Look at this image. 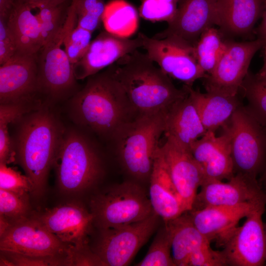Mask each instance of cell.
Returning a JSON list of instances; mask_svg holds the SVG:
<instances>
[{"instance_id":"36","label":"cell","mask_w":266,"mask_h":266,"mask_svg":"<svg viewBox=\"0 0 266 266\" xmlns=\"http://www.w3.org/2000/svg\"><path fill=\"white\" fill-rule=\"evenodd\" d=\"M92 33L76 25L67 34L64 41L66 53L73 66L84 55L91 42Z\"/></svg>"},{"instance_id":"20","label":"cell","mask_w":266,"mask_h":266,"mask_svg":"<svg viewBox=\"0 0 266 266\" xmlns=\"http://www.w3.org/2000/svg\"><path fill=\"white\" fill-rule=\"evenodd\" d=\"M266 202H246L233 206H211L188 211L199 231L210 241L222 246L239 221Z\"/></svg>"},{"instance_id":"5","label":"cell","mask_w":266,"mask_h":266,"mask_svg":"<svg viewBox=\"0 0 266 266\" xmlns=\"http://www.w3.org/2000/svg\"><path fill=\"white\" fill-rule=\"evenodd\" d=\"M53 166L60 190L68 195L91 188L103 172L97 150L85 135L75 130L63 132Z\"/></svg>"},{"instance_id":"40","label":"cell","mask_w":266,"mask_h":266,"mask_svg":"<svg viewBox=\"0 0 266 266\" xmlns=\"http://www.w3.org/2000/svg\"><path fill=\"white\" fill-rule=\"evenodd\" d=\"M18 53L17 44L10 30L7 19L0 18V65Z\"/></svg>"},{"instance_id":"9","label":"cell","mask_w":266,"mask_h":266,"mask_svg":"<svg viewBox=\"0 0 266 266\" xmlns=\"http://www.w3.org/2000/svg\"><path fill=\"white\" fill-rule=\"evenodd\" d=\"M160 218L154 213L139 222L100 229L93 250L105 266H127L156 230Z\"/></svg>"},{"instance_id":"30","label":"cell","mask_w":266,"mask_h":266,"mask_svg":"<svg viewBox=\"0 0 266 266\" xmlns=\"http://www.w3.org/2000/svg\"><path fill=\"white\" fill-rule=\"evenodd\" d=\"M240 90L248 101L246 109L266 128V76L248 72Z\"/></svg>"},{"instance_id":"25","label":"cell","mask_w":266,"mask_h":266,"mask_svg":"<svg viewBox=\"0 0 266 266\" xmlns=\"http://www.w3.org/2000/svg\"><path fill=\"white\" fill-rule=\"evenodd\" d=\"M189 94L194 103L207 132H215L226 125L236 109L241 105L237 96L206 92L202 93L188 86Z\"/></svg>"},{"instance_id":"37","label":"cell","mask_w":266,"mask_h":266,"mask_svg":"<svg viewBox=\"0 0 266 266\" xmlns=\"http://www.w3.org/2000/svg\"><path fill=\"white\" fill-rule=\"evenodd\" d=\"M0 189L18 193H31L32 184L26 175L0 163Z\"/></svg>"},{"instance_id":"13","label":"cell","mask_w":266,"mask_h":266,"mask_svg":"<svg viewBox=\"0 0 266 266\" xmlns=\"http://www.w3.org/2000/svg\"><path fill=\"white\" fill-rule=\"evenodd\" d=\"M266 204L258 206L246 217L223 245L227 266H261L266 262V240L262 216Z\"/></svg>"},{"instance_id":"7","label":"cell","mask_w":266,"mask_h":266,"mask_svg":"<svg viewBox=\"0 0 266 266\" xmlns=\"http://www.w3.org/2000/svg\"><path fill=\"white\" fill-rule=\"evenodd\" d=\"M94 223L99 229L142 221L154 213L149 197L136 182L124 181L97 194L90 201Z\"/></svg>"},{"instance_id":"24","label":"cell","mask_w":266,"mask_h":266,"mask_svg":"<svg viewBox=\"0 0 266 266\" xmlns=\"http://www.w3.org/2000/svg\"><path fill=\"white\" fill-rule=\"evenodd\" d=\"M217 25L234 34L249 33L262 18L266 0H218Z\"/></svg>"},{"instance_id":"31","label":"cell","mask_w":266,"mask_h":266,"mask_svg":"<svg viewBox=\"0 0 266 266\" xmlns=\"http://www.w3.org/2000/svg\"><path fill=\"white\" fill-rule=\"evenodd\" d=\"M71 1L37 8L42 46L49 42L63 26Z\"/></svg>"},{"instance_id":"12","label":"cell","mask_w":266,"mask_h":266,"mask_svg":"<svg viewBox=\"0 0 266 266\" xmlns=\"http://www.w3.org/2000/svg\"><path fill=\"white\" fill-rule=\"evenodd\" d=\"M264 43L258 38L249 41H228L225 52L213 71L203 78L206 92L235 96L248 73L253 56Z\"/></svg>"},{"instance_id":"46","label":"cell","mask_w":266,"mask_h":266,"mask_svg":"<svg viewBox=\"0 0 266 266\" xmlns=\"http://www.w3.org/2000/svg\"><path fill=\"white\" fill-rule=\"evenodd\" d=\"M266 193V192H265ZM264 230H265V236H266V223L264 224Z\"/></svg>"},{"instance_id":"39","label":"cell","mask_w":266,"mask_h":266,"mask_svg":"<svg viewBox=\"0 0 266 266\" xmlns=\"http://www.w3.org/2000/svg\"><path fill=\"white\" fill-rule=\"evenodd\" d=\"M227 263L221 251L212 249L210 245L201 247L191 254L187 266H225Z\"/></svg>"},{"instance_id":"14","label":"cell","mask_w":266,"mask_h":266,"mask_svg":"<svg viewBox=\"0 0 266 266\" xmlns=\"http://www.w3.org/2000/svg\"><path fill=\"white\" fill-rule=\"evenodd\" d=\"M33 216L62 242L76 249L88 246L94 217L80 203L67 202Z\"/></svg>"},{"instance_id":"16","label":"cell","mask_w":266,"mask_h":266,"mask_svg":"<svg viewBox=\"0 0 266 266\" xmlns=\"http://www.w3.org/2000/svg\"><path fill=\"white\" fill-rule=\"evenodd\" d=\"M197 193L192 210L211 206H233L246 202H266V193L255 180L235 174L226 182L204 181Z\"/></svg>"},{"instance_id":"38","label":"cell","mask_w":266,"mask_h":266,"mask_svg":"<svg viewBox=\"0 0 266 266\" xmlns=\"http://www.w3.org/2000/svg\"><path fill=\"white\" fill-rule=\"evenodd\" d=\"M1 253L6 257L13 266H69V259L67 257L30 256L4 252H1Z\"/></svg>"},{"instance_id":"23","label":"cell","mask_w":266,"mask_h":266,"mask_svg":"<svg viewBox=\"0 0 266 266\" xmlns=\"http://www.w3.org/2000/svg\"><path fill=\"white\" fill-rule=\"evenodd\" d=\"M159 148L155 156L149 180V198L154 213L165 222L176 218L186 211L171 182Z\"/></svg>"},{"instance_id":"45","label":"cell","mask_w":266,"mask_h":266,"mask_svg":"<svg viewBox=\"0 0 266 266\" xmlns=\"http://www.w3.org/2000/svg\"><path fill=\"white\" fill-rule=\"evenodd\" d=\"M265 48V56L264 60V64L261 69L256 73L259 76H266V46Z\"/></svg>"},{"instance_id":"19","label":"cell","mask_w":266,"mask_h":266,"mask_svg":"<svg viewBox=\"0 0 266 266\" xmlns=\"http://www.w3.org/2000/svg\"><path fill=\"white\" fill-rule=\"evenodd\" d=\"M218 0H178L176 14L164 31L152 37L174 36L195 45L201 33L217 25Z\"/></svg>"},{"instance_id":"29","label":"cell","mask_w":266,"mask_h":266,"mask_svg":"<svg viewBox=\"0 0 266 266\" xmlns=\"http://www.w3.org/2000/svg\"><path fill=\"white\" fill-rule=\"evenodd\" d=\"M228 41L223 39L213 27L204 31L195 45L198 64L207 74H210L225 52Z\"/></svg>"},{"instance_id":"26","label":"cell","mask_w":266,"mask_h":266,"mask_svg":"<svg viewBox=\"0 0 266 266\" xmlns=\"http://www.w3.org/2000/svg\"><path fill=\"white\" fill-rule=\"evenodd\" d=\"M7 23L15 38L18 53L33 55L42 47L37 8L15 2Z\"/></svg>"},{"instance_id":"35","label":"cell","mask_w":266,"mask_h":266,"mask_svg":"<svg viewBox=\"0 0 266 266\" xmlns=\"http://www.w3.org/2000/svg\"><path fill=\"white\" fill-rule=\"evenodd\" d=\"M178 0H143L139 8L140 16L152 22L169 23L174 18Z\"/></svg>"},{"instance_id":"27","label":"cell","mask_w":266,"mask_h":266,"mask_svg":"<svg viewBox=\"0 0 266 266\" xmlns=\"http://www.w3.org/2000/svg\"><path fill=\"white\" fill-rule=\"evenodd\" d=\"M170 236L171 253L175 266H187L191 254L211 242L193 224L188 212L164 222Z\"/></svg>"},{"instance_id":"3","label":"cell","mask_w":266,"mask_h":266,"mask_svg":"<svg viewBox=\"0 0 266 266\" xmlns=\"http://www.w3.org/2000/svg\"><path fill=\"white\" fill-rule=\"evenodd\" d=\"M64 131L48 109H37L24 118L14 146L15 157L32 184L31 194L41 197Z\"/></svg>"},{"instance_id":"28","label":"cell","mask_w":266,"mask_h":266,"mask_svg":"<svg viewBox=\"0 0 266 266\" xmlns=\"http://www.w3.org/2000/svg\"><path fill=\"white\" fill-rule=\"evenodd\" d=\"M102 21L106 31L127 37L134 32L138 21L135 8L125 0H112L106 4Z\"/></svg>"},{"instance_id":"11","label":"cell","mask_w":266,"mask_h":266,"mask_svg":"<svg viewBox=\"0 0 266 266\" xmlns=\"http://www.w3.org/2000/svg\"><path fill=\"white\" fill-rule=\"evenodd\" d=\"M140 34L148 57L169 77L192 87L197 80L207 76L198 64L195 45L174 36L156 39Z\"/></svg>"},{"instance_id":"4","label":"cell","mask_w":266,"mask_h":266,"mask_svg":"<svg viewBox=\"0 0 266 266\" xmlns=\"http://www.w3.org/2000/svg\"><path fill=\"white\" fill-rule=\"evenodd\" d=\"M165 115L161 112L138 116L112 138L122 166L136 180H150L159 139L165 133Z\"/></svg>"},{"instance_id":"33","label":"cell","mask_w":266,"mask_h":266,"mask_svg":"<svg viewBox=\"0 0 266 266\" xmlns=\"http://www.w3.org/2000/svg\"><path fill=\"white\" fill-rule=\"evenodd\" d=\"M28 193H18L0 189V218L9 226L30 216Z\"/></svg>"},{"instance_id":"15","label":"cell","mask_w":266,"mask_h":266,"mask_svg":"<svg viewBox=\"0 0 266 266\" xmlns=\"http://www.w3.org/2000/svg\"><path fill=\"white\" fill-rule=\"evenodd\" d=\"M159 152L186 211H190L198 189L204 182L201 167L190 150L168 138L160 146Z\"/></svg>"},{"instance_id":"34","label":"cell","mask_w":266,"mask_h":266,"mask_svg":"<svg viewBox=\"0 0 266 266\" xmlns=\"http://www.w3.org/2000/svg\"><path fill=\"white\" fill-rule=\"evenodd\" d=\"M105 5L104 0H77L76 25L94 32L102 21Z\"/></svg>"},{"instance_id":"21","label":"cell","mask_w":266,"mask_h":266,"mask_svg":"<svg viewBox=\"0 0 266 266\" xmlns=\"http://www.w3.org/2000/svg\"><path fill=\"white\" fill-rule=\"evenodd\" d=\"M190 151L202 170L204 182L228 180L234 175L230 140L225 132L218 136L206 132L192 145Z\"/></svg>"},{"instance_id":"10","label":"cell","mask_w":266,"mask_h":266,"mask_svg":"<svg viewBox=\"0 0 266 266\" xmlns=\"http://www.w3.org/2000/svg\"><path fill=\"white\" fill-rule=\"evenodd\" d=\"M72 248L60 241L33 215L13 223L0 235L1 252L69 260Z\"/></svg>"},{"instance_id":"43","label":"cell","mask_w":266,"mask_h":266,"mask_svg":"<svg viewBox=\"0 0 266 266\" xmlns=\"http://www.w3.org/2000/svg\"><path fill=\"white\" fill-rule=\"evenodd\" d=\"M258 38L261 39L266 46V5L263 12L261 23L257 29Z\"/></svg>"},{"instance_id":"18","label":"cell","mask_w":266,"mask_h":266,"mask_svg":"<svg viewBox=\"0 0 266 266\" xmlns=\"http://www.w3.org/2000/svg\"><path fill=\"white\" fill-rule=\"evenodd\" d=\"M140 33L136 38L119 36L107 31L101 32L91 42L83 57L74 64L73 70L77 80L98 73L121 58L142 47Z\"/></svg>"},{"instance_id":"17","label":"cell","mask_w":266,"mask_h":266,"mask_svg":"<svg viewBox=\"0 0 266 266\" xmlns=\"http://www.w3.org/2000/svg\"><path fill=\"white\" fill-rule=\"evenodd\" d=\"M38 95L35 54L17 53L0 65V104L32 103Z\"/></svg>"},{"instance_id":"41","label":"cell","mask_w":266,"mask_h":266,"mask_svg":"<svg viewBox=\"0 0 266 266\" xmlns=\"http://www.w3.org/2000/svg\"><path fill=\"white\" fill-rule=\"evenodd\" d=\"M71 0H14L15 3L29 5L33 8L46 5H57Z\"/></svg>"},{"instance_id":"44","label":"cell","mask_w":266,"mask_h":266,"mask_svg":"<svg viewBox=\"0 0 266 266\" xmlns=\"http://www.w3.org/2000/svg\"><path fill=\"white\" fill-rule=\"evenodd\" d=\"M266 130V128H265ZM259 183L265 192H266V164L258 179Z\"/></svg>"},{"instance_id":"6","label":"cell","mask_w":266,"mask_h":266,"mask_svg":"<svg viewBox=\"0 0 266 266\" xmlns=\"http://www.w3.org/2000/svg\"><path fill=\"white\" fill-rule=\"evenodd\" d=\"M76 1H72L62 27L35 54L39 94L52 100L66 98L78 91L77 79L64 46L67 34L76 24Z\"/></svg>"},{"instance_id":"42","label":"cell","mask_w":266,"mask_h":266,"mask_svg":"<svg viewBox=\"0 0 266 266\" xmlns=\"http://www.w3.org/2000/svg\"><path fill=\"white\" fill-rule=\"evenodd\" d=\"M14 5V0H0V18L7 19Z\"/></svg>"},{"instance_id":"2","label":"cell","mask_w":266,"mask_h":266,"mask_svg":"<svg viewBox=\"0 0 266 266\" xmlns=\"http://www.w3.org/2000/svg\"><path fill=\"white\" fill-rule=\"evenodd\" d=\"M70 104L77 124L111 139L136 117L111 66L89 77L85 86L73 96Z\"/></svg>"},{"instance_id":"1","label":"cell","mask_w":266,"mask_h":266,"mask_svg":"<svg viewBox=\"0 0 266 266\" xmlns=\"http://www.w3.org/2000/svg\"><path fill=\"white\" fill-rule=\"evenodd\" d=\"M136 116L166 113L189 93L188 86L177 88L170 77L147 56L137 50L111 65Z\"/></svg>"},{"instance_id":"8","label":"cell","mask_w":266,"mask_h":266,"mask_svg":"<svg viewBox=\"0 0 266 266\" xmlns=\"http://www.w3.org/2000/svg\"><path fill=\"white\" fill-rule=\"evenodd\" d=\"M230 143L234 174L258 180L266 164V130L240 105L222 127Z\"/></svg>"},{"instance_id":"22","label":"cell","mask_w":266,"mask_h":266,"mask_svg":"<svg viewBox=\"0 0 266 266\" xmlns=\"http://www.w3.org/2000/svg\"><path fill=\"white\" fill-rule=\"evenodd\" d=\"M206 132L189 93L166 113V138L183 148L190 150L192 145Z\"/></svg>"},{"instance_id":"32","label":"cell","mask_w":266,"mask_h":266,"mask_svg":"<svg viewBox=\"0 0 266 266\" xmlns=\"http://www.w3.org/2000/svg\"><path fill=\"white\" fill-rule=\"evenodd\" d=\"M137 266H175L171 253L170 236L166 225L160 228L144 258Z\"/></svg>"}]
</instances>
